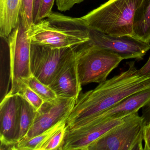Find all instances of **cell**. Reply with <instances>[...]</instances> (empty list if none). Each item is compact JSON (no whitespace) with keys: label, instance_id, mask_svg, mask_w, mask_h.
Instances as JSON below:
<instances>
[{"label":"cell","instance_id":"6da1fadb","mask_svg":"<svg viewBox=\"0 0 150 150\" xmlns=\"http://www.w3.org/2000/svg\"><path fill=\"white\" fill-rule=\"evenodd\" d=\"M127 64V70L78 98L67 121V129L78 127L130 96L150 88V75L141 74L134 61Z\"/></svg>","mask_w":150,"mask_h":150},{"label":"cell","instance_id":"7a4b0ae2","mask_svg":"<svg viewBox=\"0 0 150 150\" xmlns=\"http://www.w3.org/2000/svg\"><path fill=\"white\" fill-rule=\"evenodd\" d=\"M32 44L50 48H72L90 41V29L81 18L52 13L28 30Z\"/></svg>","mask_w":150,"mask_h":150},{"label":"cell","instance_id":"3957f363","mask_svg":"<svg viewBox=\"0 0 150 150\" xmlns=\"http://www.w3.org/2000/svg\"><path fill=\"white\" fill-rule=\"evenodd\" d=\"M142 0H108L80 17L90 29L114 36H132L135 12Z\"/></svg>","mask_w":150,"mask_h":150},{"label":"cell","instance_id":"277c9868","mask_svg":"<svg viewBox=\"0 0 150 150\" xmlns=\"http://www.w3.org/2000/svg\"><path fill=\"white\" fill-rule=\"evenodd\" d=\"M144 119L138 112L124 118L117 125L91 144L87 150H144Z\"/></svg>","mask_w":150,"mask_h":150},{"label":"cell","instance_id":"5b68a950","mask_svg":"<svg viewBox=\"0 0 150 150\" xmlns=\"http://www.w3.org/2000/svg\"><path fill=\"white\" fill-rule=\"evenodd\" d=\"M123 59L111 51L92 48L89 42L81 45L77 69L81 86L102 83Z\"/></svg>","mask_w":150,"mask_h":150},{"label":"cell","instance_id":"8992f818","mask_svg":"<svg viewBox=\"0 0 150 150\" xmlns=\"http://www.w3.org/2000/svg\"><path fill=\"white\" fill-rule=\"evenodd\" d=\"M10 63L11 89L17 93L23 81L32 76L30 70L31 42L21 18L16 28L7 38Z\"/></svg>","mask_w":150,"mask_h":150},{"label":"cell","instance_id":"52a82bcc","mask_svg":"<svg viewBox=\"0 0 150 150\" xmlns=\"http://www.w3.org/2000/svg\"><path fill=\"white\" fill-rule=\"evenodd\" d=\"M75 47L54 49L31 44L30 66L32 75L49 86L74 53Z\"/></svg>","mask_w":150,"mask_h":150},{"label":"cell","instance_id":"ba28073f","mask_svg":"<svg viewBox=\"0 0 150 150\" xmlns=\"http://www.w3.org/2000/svg\"><path fill=\"white\" fill-rule=\"evenodd\" d=\"M90 38L92 48L111 51L123 59L142 60L150 49V43L130 36H114L90 29Z\"/></svg>","mask_w":150,"mask_h":150},{"label":"cell","instance_id":"9c48e42d","mask_svg":"<svg viewBox=\"0 0 150 150\" xmlns=\"http://www.w3.org/2000/svg\"><path fill=\"white\" fill-rule=\"evenodd\" d=\"M77 99L57 97L44 102L37 110L34 122L27 135L20 141L26 140L44 132L60 122L67 120Z\"/></svg>","mask_w":150,"mask_h":150},{"label":"cell","instance_id":"30bf717a","mask_svg":"<svg viewBox=\"0 0 150 150\" xmlns=\"http://www.w3.org/2000/svg\"><path fill=\"white\" fill-rule=\"evenodd\" d=\"M124 118L89 121L74 129H67L60 150H87L94 141L122 123Z\"/></svg>","mask_w":150,"mask_h":150},{"label":"cell","instance_id":"8fae6325","mask_svg":"<svg viewBox=\"0 0 150 150\" xmlns=\"http://www.w3.org/2000/svg\"><path fill=\"white\" fill-rule=\"evenodd\" d=\"M21 96L18 94H7L0 104L1 149L13 150L19 141Z\"/></svg>","mask_w":150,"mask_h":150},{"label":"cell","instance_id":"7c38bea8","mask_svg":"<svg viewBox=\"0 0 150 150\" xmlns=\"http://www.w3.org/2000/svg\"><path fill=\"white\" fill-rule=\"evenodd\" d=\"M79 45L57 74L49 86L57 97L78 99L81 90V85L77 69V59Z\"/></svg>","mask_w":150,"mask_h":150},{"label":"cell","instance_id":"4fadbf2b","mask_svg":"<svg viewBox=\"0 0 150 150\" xmlns=\"http://www.w3.org/2000/svg\"><path fill=\"white\" fill-rule=\"evenodd\" d=\"M150 101L149 88L130 96L115 106L92 117L84 123L88 121L101 122L107 119L123 118L130 114L138 112Z\"/></svg>","mask_w":150,"mask_h":150},{"label":"cell","instance_id":"5bb4252c","mask_svg":"<svg viewBox=\"0 0 150 150\" xmlns=\"http://www.w3.org/2000/svg\"><path fill=\"white\" fill-rule=\"evenodd\" d=\"M21 0H0V36L7 38L19 23Z\"/></svg>","mask_w":150,"mask_h":150},{"label":"cell","instance_id":"9a60e30c","mask_svg":"<svg viewBox=\"0 0 150 150\" xmlns=\"http://www.w3.org/2000/svg\"><path fill=\"white\" fill-rule=\"evenodd\" d=\"M132 36L150 43V0H142L135 12Z\"/></svg>","mask_w":150,"mask_h":150},{"label":"cell","instance_id":"2e32d148","mask_svg":"<svg viewBox=\"0 0 150 150\" xmlns=\"http://www.w3.org/2000/svg\"><path fill=\"white\" fill-rule=\"evenodd\" d=\"M67 120L60 122L44 132L26 140L19 141L14 146L15 150H40L42 146Z\"/></svg>","mask_w":150,"mask_h":150},{"label":"cell","instance_id":"e0dca14e","mask_svg":"<svg viewBox=\"0 0 150 150\" xmlns=\"http://www.w3.org/2000/svg\"><path fill=\"white\" fill-rule=\"evenodd\" d=\"M20 96L21 110L19 142L21 140L28 132L34 122L37 112V110H36L35 109L28 101L26 100L21 96Z\"/></svg>","mask_w":150,"mask_h":150},{"label":"cell","instance_id":"ac0fdd59","mask_svg":"<svg viewBox=\"0 0 150 150\" xmlns=\"http://www.w3.org/2000/svg\"><path fill=\"white\" fill-rule=\"evenodd\" d=\"M23 82L35 91L44 102L50 101L57 97L49 86L41 82L33 75L24 80Z\"/></svg>","mask_w":150,"mask_h":150},{"label":"cell","instance_id":"d6986e66","mask_svg":"<svg viewBox=\"0 0 150 150\" xmlns=\"http://www.w3.org/2000/svg\"><path fill=\"white\" fill-rule=\"evenodd\" d=\"M67 130V122H65L49 138L40 150H60Z\"/></svg>","mask_w":150,"mask_h":150},{"label":"cell","instance_id":"ffe728a7","mask_svg":"<svg viewBox=\"0 0 150 150\" xmlns=\"http://www.w3.org/2000/svg\"><path fill=\"white\" fill-rule=\"evenodd\" d=\"M34 4L35 0H21L20 18L27 30L34 24Z\"/></svg>","mask_w":150,"mask_h":150},{"label":"cell","instance_id":"44dd1931","mask_svg":"<svg viewBox=\"0 0 150 150\" xmlns=\"http://www.w3.org/2000/svg\"><path fill=\"white\" fill-rule=\"evenodd\" d=\"M17 93L28 101L36 110L41 108L44 102L35 91L24 83L21 86Z\"/></svg>","mask_w":150,"mask_h":150},{"label":"cell","instance_id":"7402d4cb","mask_svg":"<svg viewBox=\"0 0 150 150\" xmlns=\"http://www.w3.org/2000/svg\"><path fill=\"white\" fill-rule=\"evenodd\" d=\"M56 0H42L37 16L34 21L37 23L48 17L52 13V9Z\"/></svg>","mask_w":150,"mask_h":150},{"label":"cell","instance_id":"603a6c76","mask_svg":"<svg viewBox=\"0 0 150 150\" xmlns=\"http://www.w3.org/2000/svg\"><path fill=\"white\" fill-rule=\"evenodd\" d=\"M85 0H56L58 9L61 12L69 11L76 4H79Z\"/></svg>","mask_w":150,"mask_h":150},{"label":"cell","instance_id":"cb8c5ba5","mask_svg":"<svg viewBox=\"0 0 150 150\" xmlns=\"http://www.w3.org/2000/svg\"><path fill=\"white\" fill-rule=\"evenodd\" d=\"M144 150H150V124L145 125L144 132Z\"/></svg>","mask_w":150,"mask_h":150},{"label":"cell","instance_id":"d4e9b609","mask_svg":"<svg viewBox=\"0 0 150 150\" xmlns=\"http://www.w3.org/2000/svg\"><path fill=\"white\" fill-rule=\"evenodd\" d=\"M142 108L143 114L142 116L144 119L146 125L150 124V101Z\"/></svg>","mask_w":150,"mask_h":150},{"label":"cell","instance_id":"484cf974","mask_svg":"<svg viewBox=\"0 0 150 150\" xmlns=\"http://www.w3.org/2000/svg\"><path fill=\"white\" fill-rule=\"evenodd\" d=\"M139 71L143 75H150V57L147 62L139 70Z\"/></svg>","mask_w":150,"mask_h":150},{"label":"cell","instance_id":"4316f807","mask_svg":"<svg viewBox=\"0 0 150 150\" xmlns=\"http://www.w3.org/2000/svg\"><path fill=\"white\" fill-rule=\"evenodd\" d=\"M41 1L42 0H35L34 9V21H35L37 16L38 10H39V7H40V4H41Z\"/></svg>","mask_w":150,"mask_h":150}]
</instances>
